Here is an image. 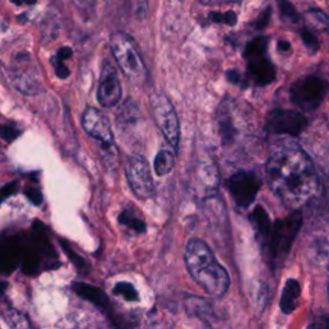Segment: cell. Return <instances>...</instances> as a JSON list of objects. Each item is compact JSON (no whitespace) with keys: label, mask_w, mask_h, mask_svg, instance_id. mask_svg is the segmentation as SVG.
Returning a JSON list of instances; mask_svg holds the SVG:
<instances>
[{"label":"cell","mask_w":329,"mask_h":329,"mask_svg":"<svg viewBox=\"0 0 329 329\" xmlns=\"http://www.w3.org/2000/svg\"><path fill=\"white\" fill-rule=\"evenodd\" d=\"M247 68H248L249 76L253 82L260 86L270 84L275 80V76H277L274 65L265 54L247 58Z\"/></svg>","instance_id":"12"},{"label":"cell","mask_w":329,"mask_h":329,"mask_svg":"<svg viewBox=\"0 0 329 329\" xmlns=\"http://www.w3.org/2000/svg\"><path fill=\"white\" fill-rule=\"evenodd\" d=\"M121 99V82L117 72L111 63H106L100 75L98 89V102L100 106L111 108Z\"/></svg>","instance_id":"11"},{"label":"cell","mask_w":329,"mask_h":329,"mask_svg":"<svg viewBox=\"0 0 329 329\" xmlns=\"http://www.w3.org/2000/svg\"><path fill=\"white\" fill-rule=\"evenodd\" d=\"M278 49L280 51H288L291 50V44L287 40H279L278 41Z\"/></svg>","instance_id":"34"},{"label":"cell","mask_w":329,"mask_h":329,"mask_svg":"<svg viewBox=\"0 0 329 329\" xmlns=\"http://www.w3.org/2000/svg\"><path fill=\"white\" fill-rule=\"evenodd\" d=\"M3 318L11 329H33L30 326L27 316L18 310L9 309L3 314Z\"/></svg>","instance_id":"20"},{"label":"cell","mask_w":329,"mask_h":329,"mask_svg":"<svg viewBox=\"0 0 329 329\" xmlns=\"http://www.w3.org/2000/svg\"><path fill=\"white\" fill-rule=\"evenodd\" d=\"M300 35L302 41H304L305 47H306L311 53H315V51L319 50L320 44H319L318 37H316V35H315L314 33H311L309 29H301Z\"/></svg>","instance_id":"25"},{"label":"cell","mask_w":329,"mask_h":329,"mask_svg":"<svg viewBox=\"0 0 329 329\" xmlns=\"http://www.w3.org/2000/svg\"><path fill=\"white\" fill-rule=\"evenodd\" d=\"M278 5L283 19L292 23H297L300 21V15L297 13L296 8L293 7L292 4L288 3V1H279Z\"/></svg>","instance_id":"24"},{"label":"cell","mask_w":329,"mask_h":329,"mask_svg":"<svg viewBox=\"0 0 329 329\" xmlns=\"http://www.w3.org/2000/svg\"><path fill=\"white\" fill-rule=\"evenodd\" d=\"M65 249H66L67 255H68V256H70V259L73 261V263H75V265H76V266L79 267L80 270H81V269L84 270L85 267H86V263H85L84 260L81 259V257L79 256V255H76V253L73 252V251H71L70 247H67V246H65Z\"/></svg>","instance_id":"30"},{"label":"cell","mask_w":329,"mask_h":329,"mask_svg":"<svg viewBox=\"0 0 329 329\" xmlns=\"http://www.w3.org/2000/svg\"><path fill=\"white\" fill-rule=\"evenodd\" d=\"M175 164V156L170 149H162L158 152L154 160V171L158 176L167 175Z\"/></svg>","instance_id":"19"},{"label":"cell","mask_w":329,"mask_h":329,"mask_svg":"<svg viewBox=\"0 0 329 329\" xmlns=\"http://www.w3.org/2000/svg\"><path fill=\"white\" fill-rule=\"evenodd\" d=\"M19 245L15 238H4L1 245L0 263L3 271H12L19 263Z\"/></svg>","instance_id":"16"},{"label":"cell","mask_w":329,"mask_h":329,"mask_svg":"<svg viewBox=\"0 0 329 329\" xmlns=\"http://www.w3.org/2000/svg\"><path fill=\"white\" fill-rule=\"evenodd\" d=\"M185 305H187L188 313L199 319H207L212 314L210 302L206 301L205 298H201V297L190 296L187 300V302H185Z\"/></svg>","instance_id":"18"},{"label":"cell","mask_w":329,"mask_h":329,"mask_svg":"<svg viewBox=\"0 0 329 329\" xmlns=\"http://www.w3.org/2000/svg\"><path fill=\"white\" fill-rule=\"evenodd\" d=\"M16 188V184H7L5 187L3 188V197L7 198L8 196H11V193H13V190Z\"/></svg>","instance_id":"33"},{"label":"cell","mask_w":329,"mask_h":329,"mask_svg":"<svg viewBox=\"0 0 329 329\" xmlns=\"http://www.w3.org/2000/svg\"><path fill=\"white\" fill-rule=\"evenodd\" d=\"M19 134H21V130L17 128V125L16 124L3 125V138L7 140V142L15 140Z\"/></svg>","instance_id":"27"},{"label":"cell","mask_w":329,"mask_h":329,"mask_svg":"<svg viewBox=\"0 0 329 329\" xmlns=\"http://www.w3.org/2000/svg\"><path fill=\"white\" fill-rule=\"evenodd\" d=\"M8 77L11 84L15 86L18 92L23 94H36L40 89L39 81L30 73L26 72L25 70H19V68H12L8 72Z\"/></svg>","instance_id":"15"},{"label":"cell","mask_w":329,"mask_h":329,"mask_svg":"<svg viewBox=\"0 0 329 329\" xmlns=\"http://www.w3.org/2000/svg\"><path fill=\"white\" fill-rule=\"evenodd\" d=\"M26 196L29 198L30 201L35 203V205H40L41 201H43V197H41V193L35 188H27L26 189Z\"/></svg>","instance_id":"31"},{"label":"cell","mask_w":329,"mask_h":329,"mask_svg":"<svg viewBox=\"0 0 329 329\" xmlns=\"http://www.w3.org/2000/svg\"><path fill=\"white\" fill-rule=\"evenodd\" d=\"M328 90V82L318 76L301 77L291 88V100L304 112L316 110Z\"/></svg>","instance_id":"5"},{"label":"cell","mask_w":329,"mask_h":329,"mask_svg":"<svg viewBox=\"0 0 329 329\" xmlns=\"http://www.w3.org/2000/svg\"><path fill=\"white\" fill-rule=\"evenodd\" d=\"M81 122H82V128L89 135L104 144L107 148H112L114 134H112L110 120L102 111L90 107L82 115Z\"/></svg>","instance_id":"10"},{"label":"cell","mask_w":329,"mask_h":329,"mask_svg":"<svg viewBox=\"0 0 329 329\" xmlns=\"http://www.w3.org/2000/svg\"><path fill=\"white\" fill-rule=\"evenodd\" d=\"M302 215L300 211H293L285 219L278 220L273 224L270 238L263 247V255L271 267L280 266L288 253L291 252L293 241L300 230Z\"/></svg>","instance_id":"3"},{"label":"cell","mask_w":329,"mask_h":329,"mask_svg":"<svg viewBox=\"0 0 329 329\" xmlns=\"http://www.w3.org/2000/svg\"><path fill=\"white\" fill-rule=\"evenodd\" d=\"M328 297H329V282H328Z\"/></svg>","instance_id":"35"},{"label":"cell","mask_w":329,"mask_h":329,"mask_svg":"<svg viewBox=\"0 0 329 329\" xmlns=\"http://www.w3.org/2000/svg\"><path fill=\"white\" fill-rule=\"evenodd\" d=\"M73 292L76 293L77 296H80L81 298L92 302L93 305L100 309L103 311H107L108 315H111L114 311L111 309V302L110 298L107 296L104 291H102L98 287H94V285L86 284V283L76 282L72 284Z\"/></svg>","instance_id":"13"},{"label":"cell","mask_w":329,"mask_h":329,"mask_svg":"<svg viewBox=\"0 0 329 329\" xmlns=\"http://www.w3.org/2000/svg\"><path fill=\"white\" fill-rule=\"evenodd\" d=\"M307 329H329V315H320L315 318Z\"/></svg>","instance_id":"28"},{"label":"cell","mask_w":329,"mask_h":329,"mask_svg":"<svg viewBox=\"0 0 329 329\" xmlns=\"http://www.w3.org/2000/svg\"><path fill=\"white\" fill-rule=\"evenodd\" d=\"M114 293L116 296L122 297L124 300L134 302V301L139 300V295L135 287L129 282H120L114 287Z\"/></svg>","instance_id":"22"},{"label":"cell","mask_w":329,"mask_h":329,"mask_svg":"<svg viewBox=\"0 0 329 329\" xmlns=\"http://www.w3.org/2000/svg\"><path fill=\"white\" fill-rule=\"evenodd\" d=\"M111 49L121 71L134 84L146 80L147 68L143 62L135 41L125 33H116L111 36Z\"/></svg>","instance_id":"4"},{"label":"cell","mask_w":329,"mask_h":329,"mask_svg":"<svg viewBox=\"0 0 329 329\" xmlns=\"http://www.w3.org/2000/svg\"><path fill=\"white\" fill-rule=\"evenodd\" d=\"M228 188L237 207L247 209L256 199L257 193L261 188V181L255 172L239 170L229 178Z\"/></svg>","instance_id":"7"},{"label":"cell","mask_w":329,"mask_h":329,"mask_svg":"<svg viewBox=\"0 0 329 329\" xmlns=\"http://www.w3.org/2000/svg\"><path fill=\"white\" fill-rule=\"evenodd\" d=\"M71 55H72V50H71V48L63 47V48H61L58 51H57V55L53 57V58L59 61V62H65L66 59L70 58Z\"/></svg>","instance_id":"32"},{"label":"cell","mask_w":329,"mask_h":329,"mask_svg":"<svg viewBox=\"0 0 329 329\" xmlns=\"http://www.w3.org/2000/svg\"><path fill=\"white\" fill-rule=\"evenodd\" d=\"M249 220H251V223L255 228V231H256L257 241L260 242V245L263 248L269 242L271 230H273V224L270 221V217H269L263 207L256 206L251 216H249Z\"/></svg>","instance_id":"14"},{"label":"cell","mask_w":329,"mask_h":329,"mask_svg":"<svg viewBox=\"0 0 329 329\" xmlns=\"http://www.w3.org/2000/svg\"><path fill=\"white\" fill-rule=\"evenodd\" d=\"M185 265L192 278L214 297H221L228 292L230 278L228 271L216 260L209 246L201 239H190L184 252Z\"/></svg>","instance_id":"2"},{"label":"cell","mask_w":329,"mask_h":329,"mask_svg":"<svg viewBox=\"0 0 329 329\" xmlns=\"http://www.w3.org/2000/svg\"><path fill=\"white\" fill-rule=\"evenodd\" d=\"M121 225H124L126 228H130L132 230L136 231V233H144L146 231V223L140 219L139 216L134 215L132 212L124 211L118 217Z\"/></svg>","instance_id":"21"},{"label":"cell","mask_w":329,"mask_h":329,"mask_svg":"<svg viewBox=\"0 0 329 329\" xmlns=\"http://www.w3.org/2000/svg\"><path fill=\"white\" fill-rule=\"evenodd\" d=\"M153 118L170 146L178 147L180 139V125L171 102L164 94H154L150 98Z\"/></svg>","instance_id":"6"},{"label":"cell","mask_w":329,"mask_h":329,"mask_svg":"<svg viewBox=\"0 0 329 329\" xmlns=\"http://www.w3.org/2000/svg\"><path fill=\"white\" fill-rule=\"evenodd\" d=\"M307 126V118L297 111L274 110L266 118V130L270 134H287L297 136Z\"/></svg>","instance_id":"9"},{"label":"cell","mask_w":329,"mask_h":329,"mask_svg":"<svg viewBox=\"0 0 329 329\" xmlns=\"http://www.w3.org/2000/svg\"><path fill=\"white\" fill-rule=\"evenodd\" d=\"M301 296V285L296 279H288L283 288L280 297V310L284 314H291L296 310L298 298Z\"/></svg>","instance_id":"17"},{"label":"cell","mask_w":329,"mask_h":329,"mask_svg":"<svg viewBox=\"0 0 329 329\" xmlns=\"http://www.w3.org/2000/svg\"><path fill=\"white\" fill-rule=\"evenodd\" d=\"M210 19L214 22L225 23V25L234 26L237 23V15L234 12L228 11L225 13H220V12H211L210 13Z\"/></svg>","instance_id":"26"},{"label":"cell","mask_w":329,"mask_h":329,"mask_svg":"<svg viewBox=\"0 0 329 329\" xmlns=\"http://www.w3.org/2000/svg\"><path fill=\"white\" fill-rule=\"evenodd\" d=\"M126 178L132 192L140 199L149 198L154 192V184L148 161L143 156H132L125 164Z\"/></svg>","instance_id":"8"},{"label":"cell","mask_w":329,"mask_h":329,"mask_svg":"<svg viewBox=\"0 0 329 329\" xmlns=\"http://www.w3.org/2000/svg\"><path fill=\"white\" fill-rule=\"evenodd\" d=\"M267 48V39L263 36L256 37L252 41H249L247 47H246L245 57L249 58V57H255V55L265 54Z\"/></svg>","instance_id":"23"},{"label":"cell","mask_w":329,"mask_h":329,"mask_svg":"<svg viewBox=\"0 0 329 329\" xmlns=\"http://www.w3.org/2000/svg\"><path fill=\"white\" fill-rule=\"evenodd\" d=\"M270 16H271V9L270 7L265 8L263 12H261V15L257 17L256 19V27L257 29H263V27H266V25L270 21Z\"/></svg>","instance_id":"29"},{"label":"cell","mask_w":329,"mask_h":329,"mask_svg":"<svg viewBox=\"0 0 329 329\" xmlns=\"http://www.w3.org/2000/svg\"><path fill=\"white\" fill-rule=\"evenodd\" d=\"M270 189L287 207L298 209L319 189V178L310 157L298 147H279L266 161Z\"/></svg>","instance_id":"1"}]
</instances>
